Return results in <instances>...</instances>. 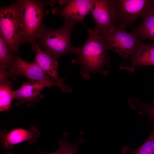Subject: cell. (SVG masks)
Here are the masks:
<instances>
[{"mask_svg": "<svg viewBox=\"0 0 154 154\" xmlns=\"http://www.w3.org/2000/svg\"><path fill=\"white\" fill-rule=\"evenodd\" d=\"M8 74L9 78L15 80L18 76L21 75L30 80L39 81L46 87L50 88L56 86L55 82L43 72L35 61H26L18 55H15L14 62Z\"/></svg>", "mask_w": 154, "mask_h": 154, "instance_id": "obj_8", "label": "cell"}, {"mask_svg": "<svg viewBox=\"0 0 154 154\" xmlns=\"http://www.w3.org/2000/svg\"><path fill=\"white\" fill-rule=\"evenodd\" d=\"M87 29L88 38L81 46L74 47L73 54L77 58L72 60V63L81 65L80 74L85 79H90V74L92 72L107 75L109 72L105 68L110 65L106 53L108 50L102 35L95 28Z\"/></svg>", "mask_w": 154, "mask_h": 154, "instance_id": "obj_1", "label": "cell"}, {"mask_svg": "<svg viewBox=\"0 0 154 154\" xmlns=\"http://www.w3.org/2000/svg\"><path fill=\"white\" fill-rule=\"evenodd\" d=\"M81 137L74 142L71 143L69 142L68 133L64 132L62 137L58 141L59 146L57 150L52 153L38 151L40 154H76L80 144L83 141Z\"/></svg>", "mask_w": 154, "mask_h": 154, "instance_id": "obj_16", "label": "cell"}, {"mask_svg": "<svg viewBox=\"0 0 154 154\" xmlns=\"http://www.w3.org/2000/svg\"><path fill=\"white\" fill-rule=\"evenodd\" d=\"M46 87L38 81L30 80L23 82L18 90L14 91L15 104L20 106L26 103L29 107H32L44 97L40 92Z\"/></svg>", "mask_w": 154, "mask_h": 154, "instance_id": "obj_12", "label": "cell"}, {"mask_svg": "<svg viewBox=\"0 0 154 154\" xmlns=\"http://www.w3.org/2000/svg\"><path fill=\"white\" fill-rule=\"evenodd\" d=\"M0 36L13 53L17 52L20 45L23 43L15 2L0 7Z\"/></svg>", "mask_w": 154, "mask_h": 154, "instance_id": "obj_5", "label": "cell"}, {"mask_svg": "<svg viewBox=\"0 0 154 154\" xmlns=\"http://www.w3.org/2000/svg\"><path fill=\"white\" fill-rule=\"evenodd\" d=\"M130 63L125 70L132 72L143 66H154V42L141 44L129 59Z\"/></svg>", "mask_w": 154, "mask_h": 154, "instance_id": "obj_13", "label": "cell"}, {"mask_svg": "<svg viewBox=\"0 0 154 154\" xmlns=\"http://www.w3.org/2000/svg\"><path fill=\"white\" fill-rule=\"evenodd\" d=\"M15 2L23 43H29L35 53L36 40L46 29L43 19L48 11L45 10V7L47 5L53 6L55 1L19 0Z\"/></svg>", "mask_w": 154, "mask_h": 154, "instance_id": "obj_2", "label": "cell"}, {"mask_svg": "<svg viewBox=\"0 0 154 154\" xmlns=\"http://www.w3.org/2000/svg\"><path fill=\"white\" fill-rule=\"evenodd\" d=\"M123 151L129 154H154V124L150 134L141 146L134 150L125 146Z\"/></svg>", "mask_w": 154, "mask_h": 154, "instance_id": "obj_18", "label": "cell"}, {"mask_svg": "<svg viewBox=\"0 0 154 154\" xmlns=\"http://www.w3.org/2000/svg\"><path fill=\"white\" fill-rule=\"evenodd\" d=\"M93 1L94 0H60L58 3L60 6L66 5L61 9L57 7H54L52 13L84 24V18L87 15L90 14Z\"/></svg>", "mask_w": 154, "mask_h": 154, "instance_id": "obj_9", "label": "cell"}, {"mask_svg": "<svg viewBox=\"0 0 154 154\" xmlns=\"http://www.w3.org/2000/svg\"><path fill=\"white\" fill-rule=\"evenodd\" d=\"M5 154H13L10 153H5Z\"/></svg>", "mask_w": 154, "mask_h": 154, "instance_id": "obj_21", "label": "cell"}, {"mask_svg": "<svg viewBox=\"0 0 154 154\" xmlns=\"http://www.w3.org/2000/svg\"><path fill=\"white\" fill-rule=\"evenodd\" d=\"M77 21L65 19L60 28L53 29L46 28L38 38V46L58 60L61 56L73 54L74 48L71 44V35Z\"/></svg>", "mask_w": 154, "mask_h": 154, "instance_id": "obj_3", "label": "cell"}, {"mask_svg": "<svg viewBox=\"0 0 154 154\" xmlns=\"http://www.w3.org/2000/svg\"><path fill=\"white\" fill-rule=\"evenodd\" d=\"M100 33L116 27L118 21L116 0H94L90 14Z\"/></svg>", "mask_w": 154, "mask_h": 154, "instance_id": "obj_7", "label": "cell"}, {"mask_svg": "<svg viewBox=\"0 0 154 154\" xmlns=\"http://www.w3.org/2000/svg\"><path fill=\"white\" fill-rule=\"evenodd\" d=\"M107 50H111L118 54L125 60L130 58L136 49L143 42L142 39L131 32L116 27L100 33Z\"/></svg>", "mask_w": 154, "mask_h": 154, "instance_id": "obj_4", "label": "cell"}, {"mask_svg": "<svg viewBox=\"0 0 154 154\" xmlns=\"http://www.w3.org/2000/svg\"><path fill=\"white\" fill-rule=\"evenodd\" d=\"M119 27L126 30L154 5L153 0H116Z\"/></svg>", "mask_w": 154, "mask_h": 154, "instance_id": "obj_6", "label": "cell"}, {"mask_svg": "<svg viewBox=\"0 0 154 154\" xmlns=\"http://www.w3.org/2000/svg\"><path fill=\"white\" fill-rule=\"evenodd\" d=\"M15 56L0 36V70L8 73L14 62Z\"/></svg>", "mask_w": 154, "mask_h": 154, "instance_id": "obj_17", "label": "cell"}, {"mask_svg": "<svg viewBox=\"0 0 154 154\" xmlns=\"http://www.w3.org/2000/svg\"><path fill=\"white\" fill-rule=\"evenodd\" d=\"M40 133L39 131L33 125L30 127L29 130L19 128L8 132L4 129L0 132L1 143L6 149H11L15 145L24 141L32 144L36 141Z\"/></svg>", "mask_w": 154, "mask_h": 154, "instance_id": "obj_11", "label": "cell"}, {"mask_svg": "<svg viewBox=\"0 0 154 154\" xmlns=\"http://www.w3.org/2000/svg\"><path fill=\"white\" fill-rule=\"evenodd\" d=\"M141 23L131 32L142 40L154 42V5L142 17Z\"/></svg>", "mask_w": 154, "mask_h": 154, "instance_id": "obj_15", "label": "cell"}, {"mask_svg": "<svg viewBox=\"0 0 154 154\" xmlns=\"http://www.w3.org/2000/svg\"><path fill=\"white\" fill-rule=\"evenodd\" d=\"M129 102L133 108L137 110L140 114H146L154 123V104L145 103L139 99L134 97L130 98Z\"/></svg>", "mask_w": 154, "mask_h": 154, "instance_id": "obj_19", "label": "cell"}, {"mask_svg": "<svg viewBox=\"0 0 154 154\" xmlns=\"http://www.w3.org/2000/svg\"><path fill=\"white\" fill-rule=\"evenodd\" d=\"M7 72L0 70V111H9L12 107L11 103L14 98L13 84L9 80Z\"/></svg>", "mask_w": 154, "mask_h": 154, "instance_id": "obj_14", "label": "cell"}, {"mask_svg": "<svg viewBox=\"0 0 154 154\" xmlns=\"http://www.w3.org/2000/svg\"><path fill=\"white\" fill-rule=\"evenodd\" d=\"M35 61L43 72L55 82L56 86L62 92H72V89L64 84V81L65 78H61L58 75V70L60 65L58 60L45 51H43L38 46L37 43L35 44Z\"/></svg>", "mask_w": 154, "mask_h": 154, "instance_id": "obj_10", "label": "cell"}, {"mask_svg": "<svg viewBox=\"0 0 154 154\" xmlns=\"http://www.w3.org/2000/svg\"><path fill=\"white\" fill-rule=\"evenodd\" d=\"M151 104H154V100L152 101V102H151Z\"/></svg>", "mask_w": 154, "mask_h": 154, "instance_id": "obj_20", "label": "cell"}]
</instances>
